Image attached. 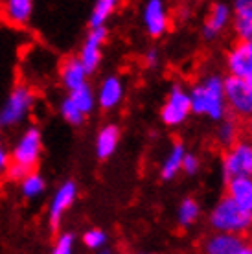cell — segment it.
Instances as JSON below:
<instances>
[{
  "mask_svg": "<svg viewBox=\"0 0 252 254\" xmlns=\"http://www.w3.org/2000/svg\"><path fill=\"white\" fill-rule=\"evenodd\" d=\"M191 102V115L204 116L212 122H221L227 115V100L223 77L217 74H208L188 90Z\"/></svg>",
  "mask_w": 252,
  "mask_h": 254,
  "instance_id": "obj_1",
  "label": "cell"
},
{
  "mask_svg": "<svg viewBox=\"0 0 252 254\" xmlns=\"http://www.w3.org/2000/svg\"><path fill=\"white\" fill-rule=\"evenodd\" d=\"M37 92L30 83H13L4 103L0 105V129H11L28 120L37 105Z\"/></svg>",
  "mask_w": 252,
  "mask_h": 254,
  "instance_id": "obj_2",
  "label": "cell"
},
{
  "mask_svg": "<svg viewBox=\"0 0 252 254\" xmlns=\"http://www.w3.org/2000/svg\"><path fill=\"white\" fill-rule=\"evenodd\" d=\"M208 223L214 232L243 236L252 229V214L240 208L234 201H230L225 195L221 197L214 204V208L210 210Z\"/></svg>",
  "mask_w": 252,
  "mask_h": 254,
  "instance_id": "obj_3",
  "label": "cell"
},
{
  "mask_svg": "<svg viewBox=\"0 0 252 254\" xmlns=\"http://www.w3.org/2000/svg\"><path fill=\"white\" fill-rule=\"evenodd\" d=\"M44 138L43 131L37 126H28L15 140V144L9 149L13 164H19L26 170H35L37 164L43 159Z\"/></svg>",
  "mask_w": 252,
  "mask_h": 254,
  "instance_id": "obj_4",
  "label": "cell"
},
{
  "mask_svg": "<svg viewBox=\"0 0 252 254\" xmlns=\"http://www.w3.org/2000/svg\"><path fill=\"white\" fill-rule=\"evenodd\" d=\"M77 195H79V186L74 179L63 181L52 193L50 201H48V208H46V221L54 232L59 230L64 214L76 204Z\"/></svg>",
  "mask_w": 252,
  "mask_h": 254,
  "instance_id": "obj_5",
  "label": "cell"
},
{
  "mask_svg": "<svg viewBox=\"0 0 252 254\" xmlns=\"http://www.w3.org/2000/svg\"><path fill=\"white\" fill-rule=\"evenodd\" d=\"M189 115H191L189 92L181 83H173L160 107V120L168 127H179L188 120Z\"/></svg>",
  "mask_w": 252,
  "mask_h": 254,
  "instance_id": "obj_6",
  "label": "cell"
},
{
  "mask_svg": "<svg viewBox=\"0 0 252 254\" xmlns=\"http://www.w3.org/2000/svg\"><path fill=\"white\" fill-rule=\"evenodd\" d=\"M221 170L225 179L251 177L252 179V140H238L223 155Z\"/></svg>",
  "mask_w": 252,
  "mask_h": 254,
  "instance_id": "obj_7",
  "label": "cell"
},
{
  "mask_svg": "<svg viewBox=\"0 0 252 254\" xmlns=\"http://www.w3.org/2000/svg\"><path fill=\"white\" fill-rule=\"evenodd\" d=\"M225 87V100L227 109H230L238 118H251L252 116V89L245 79L228 76L223 79Z\"/></svg>",
  "mask_w": 252,
  "mask_h": 254,
  "instance_id": "obj_8",
  "label": "cell"
},
{
  "mask_svg": "<svg viewBox=\"0 0 252 254\" xmlns=\"http://www.w3.org/2000/svg\"><path fill=\"white\" fill-rule=\"evenodd\" d=\"M107 41V28H96L88 30L85 39H83L79 52L76 58L83 64V68L87 70V74H94L100 68L101 59H103V45Z\"/></svg>",
  "mask_w": 252,
  "mask_h": 254,
  "instance_id": "obj_9",
  "label": "cell"
},
{
  "mask_svg": "<svg viewBox=\"0 0 252 254\" xmlns=\"http://www.w3.org/2000/svg\"><path fill=\"white\" fill-rule=\"evenodd\" d=\"M142 24L151 37H162L170 30V13L162 0H147L142 7Z\"/></svg>",
  "mask_w": 252,
  "mask_h": 254,
  "instance_id": "obj_10",
  "label": "cell"
},
{
  "mask_svg": "<svg viewBox=\"0 0 252 254\" xmlns=\"http://www.w3.org/2000/svg\"><path fill=\"white\" fill-rule=\"evenodd\" d=\"M126 98V85L124 79L116 74L103 77L96 92V105L103 111H113L124 102Z\"/></svg>",
  "mask_w": 252,
  "mask_h": 254,
  "instance_id": "obj_11",
  "label": "cell"
},
{
  "mask_svg": "<svg viewBox=\"0 0 252 254\" xmlns=\"http://www.w3.org/2000/svg\"><path fill=\"white\" fill-rule=\"evenodd\" d=\"M227 68L232 77L249 79L252 77V41L238 43L227 54Z\"/></svg>",
  "mask_w": 252,
  "mask_h": 254,
  "instance_id": "obj_12",
  "label": "cell"
},
{
  "mask_svg": "<svg viewBox=\"0 0 252 254\" xmlns=\"http://www.w3.org/2000/svg\"><path fill=\"white\" fill-rule=\"evenodd\" d=\"M232 19H234L232 6L227 4V2H215L214 6H212V9H210L206 20H204V24H202V30H201L202 37L206 39V41H214L232 22Z\"/></svg>",
  "mask_w": 252,
  "mask_h": 254,
  "instance_id": "obj_13",
  "label": "cell"
},
{
  "mask_svg": "<svg viewBox=\"0 0 252 254\" xmlns=\"http://www.w3.org/2000/svg\"><path fill=\"white\" fill-rule=\"evenodd\" d=\"M245 245L247 243L241 236L212 232L202 242V254H241Z\"/></svg>",
  "mask_w": 252,
  "mask_h": 254,
  "instance_id": "obj_14",
  "label": "cell"
},
{
  "mask_svg": "<svg viewBox=\"0 0 252 254\" xmlns=\"http://www.w3.org/2000/svg\"><path fill=\"white\" fill-rule=\"evenodd\" d=\"M59 81H61L66 92H72V90L79 89V87L88 83L87 70L83 68V64L79 63V59L76 56H68L61 61V64H59Z\"/></svg>",
  "mask_w": 252,
  "mask_h": 254,
  "instance_id": "obj_15",
  "label": "cell"
},
{
  "mask_svg": "<svg viewBox=\"0 0 252 254\" xmlns=\"http://www.w3.org/2000/svg\"><path fill=\"white\" fill-rule=\"evenodd\" d=\"M2 17L13 28H24L32 22L35 4L33 0H7L2 4Z\"/></svg>",
  "mask_w": 252,
  "mask_h": 254,
  "instance_id": "obj_16",
  "label": "cell"
},
{
  "mask_svg": "<svg viewBox=\"0 0 252 254\" xmlns=\"http://www.w3.org/2000/svg\"><path fill=\"white\" fill-rule=\"evenodd\" d=\"M120 127L116 124H105L103 127H100V131L96 133L94 138V153L100 160L111 159L118 146H120Z\"/></svg>",
  "mask_w": 252,
  "mask_h": 254,
  "instance_id": "obj_17",
  "label": "cell"
},
{
  "mask_svg": "<svg viewBox=\"0 0 252 254\" xmlns=\"http://www.w3.org/2000/svg\"><path fill=\"white\" fill-rule=\"evenodd\" d=\"M234 32L240 43L252 41V0H236L232 4Z\"/></svg>",
  "mask_w": 252,
  "mask_h": 254,
  "instance_id": "obj_18",
  "label": "cell"
},
{
  "mask_svg": "<svg viewBox=\"0 0 252 254\" xmlns=\"http://www.w3.org/2000/svg\"><path fill=\"white\" fill-rule=\"evenodd\" d=\"M227 197L240 208L252 214V179L236 177L227 181Z\"/></svg>",
  "mask_w": 252,
  "mask_h": 254,
  "instance_id": "obj_19",
  "label": "cell"
},
{
  "mask_svg": "<svg viewBox=\"0 0 252 254\" xmlns=\"http://www.w3.org/2000/svg\"><path fill=\"white\" fill-rule=\"evenodd\" d=\"M186 155V147L183 142H175L170 147V151L166 153L164 162L160 166V177L164 181H173V179L183 172V160Z\"/></svg>",
  "mask_w": 252,
  "mask_h": 254,
  "instance_id": "obj_20",
  "label": "cell"
},
{
  "mask_svg": "<svg viewBox=\"0 0 252 254\" xmlns=\"http://www.w3.org/2000/svg\"><path fill=\"white\" fill-rule=\"evenodd\" d=\"M116 7H118L116 0H98V2H94V6L90 9V15H88V30L105 28L109 19L116 11Z\"/></svg>",
  "mask_w": 252,
  "mask_h": 254,
  "instance_id": "obj_21",
  "label": "cell"
},
{
  "mask_svg": "<svg viewBox=\"0 0 252 254\" xmlns=\"http://www.w3.org/2000/svg\"><path fill=\"white\" fill-rule=\"evenodd\" d=\"M46 179H44V175H41V173L35 170V172H32L30 175H26L22 181L19 183V191L20 195L24 197L26 201H35V199H39V197L44 195V191H46Z\"/></svg>",
  "mask_w": 252,
  "mask_h": 254,
  "instance_id": "obj_22",
  "label": "cell"
},
{
  "mask_svg": "<svg viewBox=\"0 0 252 254\" xmlns=\"http://www.w3.org/2000/svg\"><path fill=\"white\" fill-rule=\"evenodd\" d=\"M199 217H201V204H199V201L193 199V197H184L181 204H179V208H177L179 227L188 229V227H191V225H195L199 221Z\"/></svg>",
  "mask_w": 252,
  "mask_h": 254,
  "instance_id": "obj_23",
  "label": "cell"
},
{
  "mask_svg": "<svg viewBox=\"0 0 252 254\" xmlns=\"http://www.w3.org/2000/svg\"><path fill=\"white\" fill-rule=\"evenodd\" d=\"M66 96H68L70 102L74 103L85 116H90L92 111L96 109V90L90 87V83L83 85V87H79L76 90H72Z\"/></svg>",
  "mask_w": 252,
  "mask_h": 254,
  "instance_id": "obj_24",
  "label": "cell"
},
{
  "mask_svg": "<svg viewBox=\"0 0 252 254\" xmlns=\"http://www.w3.org/2000/svg\"><path fill=\"white\" fill-rule=\"evenodd\" d=\"M215 138L221 146H225L228 149L230 146H234L240 140V127L238 122L232 118H223L221 122H217V129H215Z\"/></svg>",
  "mask_w": 252,
  "mask_h": 254,
  "instance_id": "obj_25",
  "label": "cell"
},
{
  "mask_svg": "<svg viewBox=\"0 0 252 254\" xmlns=\"http://www.w3.org/2000/svg\"><path fill=\"white\" fill-rule=\"evenodd\" d=\"M59 115H61V118H63V120L72 127L83 126V124H85V120H87V116L83 115L81 111H79L74 103L70 102L68 96H66V98H63V102L59 103Z\"/></svg>",
  "mask_w": 252,
  "mask_h": 254,
  "instance_id": "obj_26",
  "label": "cell"
},
{
  "mask_svg": "<svg viewBox=\"0 0 252 254\" xmlns=\"http://www.w3.org/2000/svg\"><path fill=\"white\" fill-rule=\"evenodd\" d=\"M81 243L88 249V251H94V253H98V251H101L103 247H107L109 236L103 229L92 227V229H88V230H85V232H83Z\"/></svg>",
  "mask_w": 252,
  "mask_h": 254,
  "instance_id": "obj_27",
  "label": "cell"
},
{
  "mask_svg": "<svg viewBox=\"0 0 252 254\" xmlns=\"http://www.w3.org/2000/svg\"><path fill=\"white\" fill-rule=\"evenodd\" d=\"M50 254H76V234L68 230L57 232L52 243Z\"/></svg>",
  "mask_w": 252,
  "mask_h": 254,
  "instance_id": "obj_28",
  "label": "cell"
},
{
  "mask_svg": "<svg viewBox=\"0 0 252 254\" xmlns=\"http://www.w3.org/2000/svg\"><path fill=\"white\" fill-rule=\"evenodd\" d=\"M199 170H201V159L197 157L195 153L186 151L183 160V173H186V175H197Z\"/></svg>",
  "mask_w": 252,
  "mask_h": 254,
  "instance_id": "obj_29",
  "label": "cell"
},
{
  "mask_svg": "<svg viewBox=\"0 0 252 254\" xmlns=\"http://www.w3.org/2000/svg\"><path fill=\"white\" fill-rule=\"evenodd\" d=\"M35 172V170H33ZM32 173V170H26V168H22V166H19V164H9V168H7V172H6V175L4 177L9 181V183H17L19 185L20 181L26 177V175H30Z\"/></svg>",
  "mask_w": 252,
  "mask_h": 254,
  "instance_id": "obj_30",
  "label": "cell"
},
{
  "mask_svg": "<svg viewBox=\"0 0 252 254\" xmlns=\"http://www.w3.org/2000/svg\"><path fill=\"white\" fill-rule=\"evenodd\" d=\"M144 63H145V66H149V68H155V66L160 63V54H158L157 48H149V50L145 52Z\"/></svg>",
  "mask_w": 252,
  "mask_h": 254,
  "instance_id": "obj_31",
  "label": "cell"
},
{
  "mask_svg": "<svg viewBox=\"0 0 252 254\" xmlns=\"http://www.w3.org/2000/svg\"><path fill=\"white\" fill-rule=\"evenodd\" d=\"M11 164V157H9V149L6 146H0V175H6L7 168Z\"/></svg>",
  "mask_w": 252,
  "mask_h": 254,
  "instance_id": "obj_32",
  "label": "cell"
},
{
  "mask_svg": "<svg viewBox=\"0 0 252 254\" xmlns=\"http://www.w3.org/2000/svg\"><path fill=\"white\" fill-rule=\"evenodd\" d=\"M96 254H114V253H113V249H111V247H103L101 251H98Z\"/></svg>",
  "mask_w": 252,
  "mask_h": 254,
  "instance_id": "obj_33",
  "label": "cell"
},
{
  "mask_svg": "<svg viewBox=\"0 0 252 254\" xmlns=\"http://www.w3.org/2000/svg\"><path fill=\"white\" fill-rule=\"evenodd\" d=\"M241 254H252V245H245V249L241 251Z\"/></svg>",
  "mask_w": 252,
  "mask_h": 254,
  "instance_id": "obj_34",
  "label": "cell"
},
{
  "mask_svg": "<svg viewBox=\"0 0 252 254\" xmlns=\"http://www.w3.org/2000/svg\"><path fill=\"white\" fill-rule=\"evenodd\" d=\"M249 133H251V136H252V116L249 118Z\"/></svg>",
  "mask_w": 252,
  "mask_h": 254,
  "instance_id": "obj_35",
  "label": "cell"
},
{
  "mask_svg": "<svg viewBox=\"0 0 252 254\" xmlns=\"http://www.w3.org/2000/svg\"><path fill=\"white\" fill-rule=\"evenodd\" d=\"M247 83H249V87L252 89V77H249V79H247Z\"/></svg>",
  "mask_w": 252,
  "mask_h": 254,
  "instance_id": "obj_36",
  "label": "cell"
},
{
  "mask_svg": "<svg viewBox=\"0 0 252 254\" xmlns=\"http://www.w3.org/2000/svg\"><path fill=\"white\" fill-rule=\"evenodd\" d=\"M0 146H2V129H0Z\"/></svg>",
  "mask_w": 252,
  "mask_h": 254,
  "instance_id": "obj_37",
  "label": "cell"
},
{
  "mask_svg": "<svg viewBox=\"0 0 252 254\" xmlns=\"http://www.w3.org/2000/svg\"><path fill=\"white\" fill-rule=\"evenodd\" d=\"M138 254H157V253H138Z\"/></svg>",
  "mask_w": 252,
  "mask_h": 254,
  "instance_id": "obj_38",
  "label": "cell"
}]
</instances>
